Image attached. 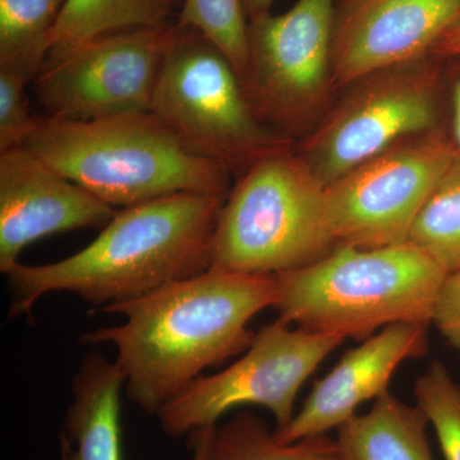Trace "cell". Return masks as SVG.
<instances>
[{
	"label": "cell",
	"instance_id": "obj_4",
	"mask_svg": "<svg viewBox=\"0 0 460 460\" xmlns=\"http://www.w3.org/2000/svg\"><path fill=\"white\" fill-rule=\"evenodd\" d=\"M447 272L411 243L338 246L277 275L278 320L296 328L366 341L394 323H432Z\"/></svg>",
	"mask_w": 460,
	"mask_h": 460
},
{
	"label": "cell",
	"instance_id": "obj_1",
	"mask_svg": "<svg viewBox=\"0 0 460 460\" xmlns=\"http://www.w3.org/2000/svg\"><path fill=\"white\" fill-rule=\"evenodd\" d=\"M278 299L275 277L206 270L131 301L93 310L126 323L87 332L84 344H111L126 394L146 413L157 411L199 375L246 352L251 320Z\"/></svg>",
	"mask_w": 460,
	"mask_h": 460
},
{
	"label": "cell",
	"instance_id": "obj_28",
	"mask_svg": "<svg viewBox=\"0 0 460 460\" xmlns=\"http://www.w3.org/2000/svg\"><path fill=\"white\" fill-rule=\"evenodd\" d=\"M180 2L181 3V0H180Z\"/></svg>",
	"mask_w": 460,
	"mask_h": 460
},
{
	"label": "cell",
	"instance_id": "obj_16",
	"mask_svg": "<svg viewBox=\"0 0 460 460\" xmlns=\"http://www.w3.org/2000/svg\"><path fill=\"white\" fill-rule=\"evenodd\" d=\"M429 420L419 407L389 392L365 414H356L337 429L344 460H434Z\"/></svg>",
	"mask_w": 460,
	"mask_h": 460
},
{
	"label": "cell",
	"instance_id": "obj_17",
	"mask_svg": "<svg viewBox=\"0 0 460 460\" xmlns=\"http://www.w3.org/2000/svg\"><path fill=\"white\" fill-rule=\"evenodd\" d=\"M202 460H344L329 435L284 444L255 414L242 411L223 423L193 432Z\"/></svg>",
	"mask_w": 460,
	"mask_h": 460
},
{
	"label": "cell",
	"instance_id": "obj_6",
	"mask_svg": "<svg viewBox=\"0 0 460 460\" xmlns=\"http://www.w3.org/2000/svg\"><path fill=\"white\" fill-rule=\"evenodd\" d=\"M151 111L190 150L238 177L288 148L256 113L228 58L192 27L175 29Z\"/></svg>",
	"mask_w": 460,
	"mask_h": 460
},
{
	"label": "cell",
	"instance_id": "obj_7",
	"mask_svg": "<svg viewBox=\"0 0 460 460\" xmlns=\"http://www.w3.org/2000/svg\"><path fill=\"white\" fill-rule=\"evenodd\" d=\"M275 320L262 326L243 356L226 370L199 377L165 402L156 416L168 436L192 435L217 425L228 411L244 405L266 408L277 429L295 416L296 395L332 350L344 343Z\"/></svg>",
	"mask_w": 460,
	"mask_h": 460
},
{
	"label": "cell",
	"instance_id": "obj_11",
	"mask_svg": "<svg viewBox=\"0 0 460 460\" xmlns=\"http://www.w3.org/2000/svg\"><path fill=\"white\" fill-rule=\"evenodd\" d=\"M416 68L376 74L308 138L299 156L325 186L431 127L434 83Z\"/></svg>",
	"mask_w": 460,
	"mask_h": 460
},
{
	"label": "cell",
	"instance_id": "obj_25",
	"mask_svg": "<svg viewBox=\"0 0 460 460\" xmlns=\"http://www.w3.org/2000/svg\"><path fill=\"white\" fill-rule=\"evenodd\" d=\"M431 53L460 58V14L435 42Z\"/></svg>",
	"mask_w": 460,
	"mask_h": 460
},
{
	"label": "cell",
	"instance_id": "obj_12",
	"mask_svg": "<svg viewBox=\"0 0 460 460\" xmlns=\"http://www.w3.org/2000/svg\"><path fill=\"white\" fill-rule=\"evenodd\" d=\"M460 14V0H337L332 80L370 77L422 59Z\"/></svg>",
	"mask_w": 460,
	"mask_h": 460
},
{
	"label": "cell",
	"instance_id": "obj_19",
	"mask_svg": "<svg viewBox=\"0 0 460 460\" xmlns=\"http://www.w3.org/2000/svg\"><path fill=\"white\" fill-rule=\"evenodd\" d=\"M180 0H66L50 53L100 35L169 22Z\"/></svg>",
	"mask_w": 460,
	"mask_h": 460
},
{
	"label": "cell",
	"instance_id": "obj_5",
	"mask_svg": "<svg viewBox=\"0 0 460 460\" xmlns=\"http://www.w3.org/2000/svg\"><path fill=\"white\" fill-rule=\"evenodd\" d=\"M334 248L326 186L286 148L257 160L229 190L210 269L277 277L316 262Z\"/></svg>",
	"mask_w": 460,
	"mask_h": 460
},
{
	"label": "cell",
	"instance_id": "obj_8",
	"mask_svg": "<svg viewBox=\"0 0 460 460\" xmlns=\"http://www.w3.org/2000/svg\"><path fill=\"white\" fill-rule=\"evenodd\" d=\"M175 29L169 21L105 33L49 53L32 81L45 115L93 120L151 111Z\"/></svg>",
	"mask_w": 460,
	"mask_h": 460
},
{
	"label": "cell",
	"instance_id": "obj_10",
	"mask_svg": "<svg viewBox=\"0 0 460 460\" xmlns=\"http://www.w3.org/2000/svg\"><path fill=\"white\" fill-rule=\"evenodd\" d=\"M335 13L337 0H296L286 13L251 21L243 84L263 122L293 126L323 91L332 68Z\"/></svg>",
	"mask_w": 460,
	"mask_h": 460
},
{
	"label": "cell",
	"instance_id": "obj_14",
	"mask_svg": "<svg viewBox=\"0 0 460 460\" xmlns=\"http://www.w3.org/2000/svg\"><path fill=\"white\" fill-rule=\"evenodd\" d=\"M429 352V325L394 323L363 341L317 381L301 410L283 429L274 431L278 441L295 443L302 438L329 435L356 416L362 402L387 393L399 366Z\"/></svg>",
	"mask_w": 460,
	"mask_h": 460
},
{
	"label": "cell",
	"instance_id": "obj_22",
	"mask_svg": "<svg viewBox=\"0 0 460 460\" xmlns=\"http://www.w3.org/2000/svg\"><path fill=\"white\" fill-rule=\"evenodd\" d=\"M417 407L428 417L445 460H460V386L438 361L414 384Z\"/></svg>",
	"mask_w": 460,
	"mask_h": 460
},
{
	"label": "cell",
	"instance_id": "obj_23",
	"mask_svg": "<svg viewBox=\"0 0 460 460\" xmlns=\"http://www.w3.org/2000/svg\"><path fill=\"white\" fill-rule=\"evenodd\" d=\"M27 84L23 78L0 71V153L22 147L35 123L36 115L30 113Z\"/></svg>",
	"mask_w": 460,
	"mask_h": 460
},
{
	"label": "cell",
	"instance_id": "obj_15",
	"mask_svg": "<svg viewBox=\"0 0 460 460\" xmlns=\"http://www.w3.org/2000/svg\"><path fill=\"white\" fill-rule=\"evenodd\" d=\"M126 377L115 361L102 353L84 357L74 378V401L66 410L60 436L62 460H123L122 411ZM190 460H202L199 445L192 444Z\"/></svg>",
	"mask_w": 460,
	"mask_h": 460
},
{
	"label": "cell",
	"instance_id": "obj_13",
	"mask_svg": "<svg viewBox=\"0 0 460 460\" xmlns=\"http://www.w3.org/2000/svg\"><path fill=\"white\" fill-rule=\"evenodd\" d=\"M117 208L91 195L23 147L0 153V270L39 239L104 228Z\"/></svg>",
	"mask_w": 460,
	"mask_h": 460
},
{
	"label": "cell",
	"instance_id": "obj_3",
	"mask_svg": "<svg viewBox=\"0 0 460 460\" xmlns=\"http://www.w3.org/2000/svg\"><path fill=\"white\" fill-rule=\"evenodd\" d=\"M22 147L117 210L177 193L229 192L230 172L153 111L93 120L36 115Z\"/></svg>",
	"mask_w": 460,
	"mask_h": 460
},
{
	"label": "cell",
	"instance_id": "obj_24",
	"mask_svg": "<svg viewBox=\"0 0 460 460\" xmlns=\"http://www.w3.org/2000/svg\"><path fill=\"white\" fill-rule=\"evenodd\" d=\"M432 323L460 354V271L445 278L436 298Z\"/></svg>",
	"mask_w": 460,
	"mask_h": 460
},
{
	"label": "cell",
	"instance_id": "obj_18",
	"mask_svg": "<svg viewBox=\"0 0 460 460\" xmlns=\"http://www.w3.org/2000/svg\"><path fill=\"white\" fill-rule=\"evenodd\" d=\"M66 0H0V71L32 84L53 47Z\"/></svg>",
	"mask_w": 460,
	"mask_h": 460
},
{
	"label": "cell",
	"instance_id": "obj_20",
	"mask_svg": "<svg viewBox=\"0 0 460 460\" xmlns=\"http://www.w3.org/2000/svg\"><path fill=\"white\" fill-rule=\"evenodd\" d=\"M408 243L425 251L447 274L460 271V163L438 181L422 206Z\"/></svg>",
	"mask_w": 460,
	"mask_h": 460
},
{
	"label": "cell",
	"instance_id": "obj_26",
	"mask_svg": "<svg viewBox=\"0 0 460 460\" xmlns=\"http://www.w3.org/2000/svg\"><path fill=\"white\" fill-rule=\"evenodd\" d=\"M242 3H243L247 17L252 21L270 13L274 0H242Z\"/></svg>",
	"mask_w": 460,
	"mask_h": 460
},
{
	"label": "cell",
	"instance_id": "obj_21",
	"mask_svg": "<svg viewBox=\"0 0 460 460\" xmlns=\"http://www.w3.org/2000/svg\"><path fill=\"white\" fill-rule=\"evenodd\" d=\"M246 18L242 0H181L177 25L201 32L228 58L244 81L250 66Z\"/></svg>",
	"mask_w": 460,
	"mask_h": 460
},
{
	"label": "cell",
	"instance_id": "obj_27",
	"mask_svg": "<svg viewBox=\"0 0 460 460\" xmlns=\"http://www.w3.org/2000/svg\"><path fill=\"white\" fill-rule=\"evenodd\" d=\"M454 137L456 153L460 154V80L454 90Z\"/></svg>",
	"mask_w": 460,
	"mask_h": 460
},
{
	"label": "cell",
	"instance_id": "obj_9",
	"mask_svg": "<svg viewBox=\"0 0 460 460\" xmlns=\"http://www.w3.org/2000/svg\"><path fill=\"white\" fill-rule=\"evenodd\" d=\"M456 156L440 136H417L330 183L326 208L335 247L408 243L417 215Z\"/></svg>",
	"mask_w": 460,
	"mask_h": 460
},
{
	"label": "cell",
	"instance_id": "obj_2",
	"mask_svg": "<svg viewBox=\"0 0 460 460\" xmlns=\"http://www.w3.org/2000/svg\"><path fill=\"white\" fill-rule=\"evenodd\" d=\"M224 199L177 193L119 208L80 252L45 265L18 262L7 274L9 317H31L49 293H72L99 310L208 270Z\"/></svg>",
	"mask_w": 460,
	"mask_h": 460
}]
</instances>
